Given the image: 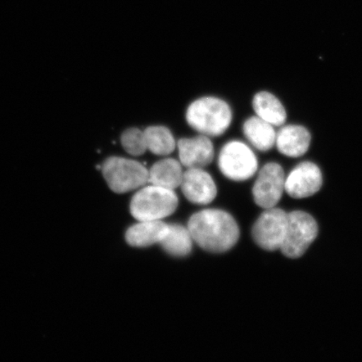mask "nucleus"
<instances>
[{
	"label": "nucleus",
	"instance_id": "f257e3e1",
	"mask_svg": "<svg viewBox=\"0 0 362 362\" xmlns=\"http://www.w3.org/2000/svg\"><path fill=\"white\" fill-rule=\"evenodd\" d=\"M188 229L199 247L214 253L230 250L240 236L237 221L228 212L221 210L197 212L189 220Z\"/></svg>",
	"mask_w": 362,
	"mask_h": 362
},
{
	"label": "nucleus",
	"instance_id": "f03ea898",
	"mask_svg": "<svg viewBox=\"0 0 362 362\" xmlns=\"http://www.w3.org/2000/svg\"><path fill=\"white\" fill-rule=\"evenodd\" d=\"M187 124L200 134L217 137L228 129L233 112L225 101L215 97H204L194 101L185 113Z\"/></svg>",
	"mask_w": 362,
	"mask_h": 362
},
{
	"label": "nucleus",
	"instance_id": "7ed1b4c3",
	"mask_svg": "<svg viewBox=\"0 0 362 362\" xmlns=\"http://www.w3.org/2000/svg\"><path fill=\"white\" fill-rule=\"evenodd\" d=\"M178 202L175 191L151 185L134 194L130 212L139 221H161L174 214Z\"/></svg>",
	"mask_w": 362,
	"mask_h": 362
},
{
	"label": "nucleus",
	"instance_id": "20e7f679",
	"mask_svg": "<svg viewBox=\"0 0 362 362\" xmlns=\"http://www.w3.org/2000/svg\"><path fill=\"white\" fill-rule=\"evenodd\" d=\"M104 179L113 192L124 194L144 187L148 170L139 162L124 157L106 158L101 165Z\"/></svg>",
	"mask_w": 362,
	"mask_h": 362
},
{
	"label": "nucleus",
	"instance_id": "39448f33",
	"mask_svg": "<svg viewBox=\"0 0 362 362\" xmlns=\"http://www.w3.org/2000/svg\"><path fill=\"white\" fill-rule=\"evenodd\" d=\"M219 169L226 178L244 181L255 175L259 163L247 144L239 141L226 143L218 157Z\"/></svg>",
	"mask_w": 362,
	"mask_h": 362
},
{
	"label": "nucleus",
	"instance_id": "423d86ee",
	"mask_svg": "<svg viewBox=\"0 0 362 362\" xmlns=\"http://www.w3.org/2000/svg\"><path fill=\"white\" fill-rule=\"evenodd\" d=\"M317 235L318 225L313 217L304 211H292L288 214L287 233L280 250L289 259H298L305 255Z\"/></svg>",
	"mask_w": 362,
	"mask_h": 362
},
{
	"label": "nucleus",
	"instance_id": "0eeeda50",
	"mask_svg": "<svg viewBox=\"0 0 362 362\" xmlns=\"http://www.w3.org/2000/svg\"><path fill=\"white\" fill-rule=\"evenodd\" d=\"M288 214L279 208H269L256 221L252 238L261 248L267 251L281 249L286 236Z\"/></svg>",
	"mask_w": 362,
	"mask_h": 362
},
{
	"label": "nucleus",
	"instance_id": "6e6552de",
	"mask_svg": "<svg viewBox=\"0 0 362 362\" xmlns=\"http://www.w3.org/2000/svg\"><path fill=\"white\" fill-rule=\"evenodd\" d=\"M285 179L284 171L279 164L272 162L262 167L252 189L257 205L265 210L275 207L285 191Z\"/></svg>",
	"mask_w": 362,
	"mask_h": 362
},
{
	"label": "nucleus",
	"instance_id": "1a4fd4ad",
	"mask_svg": "<svg viewBox=\"0 0 362 362\" xmlns=\"http://www.w3.org/2000/svg\"><path fill=\"white\" fill-rule=\"evenodd\" d=\"M322 180L318 166L312 162H303L285 179V192L296 199L309 197L320 191Z\"/></svg>",
	"mask_w": 362,
	"mask_h": 362
},
{
	"label": "nucleus",
	"instance_id": "9d476101",
	"mask_svg": "<svg viewBox=\"0 0 362 362\" xmlns=\"http://www.w3.org/2000/svg\"><path fill=\"white\" fill-rule=\"evenodd\" d=\"M181 189L187 200L197 205H207L216 197V187L211 175L202 168L184 172Z\"/></svg>",
	"mask_w": 362,
	"mask_h": 362
},
{
	"label": "nucleus",
	"instance_id": "9b49d317",
	"mask_svg": "<svg viewBox=\"0 0 362 362\" xmlns=\"http://www.w3.org/2000/svg\"><path fill=\"white\" fill-rule=\"evenodd\" d=\"M181 165L191 168H203L214 158V147L209 137L200 134L194 138H185L177 144Z\"/></svg>",
	"mask_w": 362,
	"mask_h": 362
},
{
	"label": "nucleus",
	"instance_id": "f8f14e48",
	"mask_svg": "<svg viewBox=\"0 0 362 362\" xmlns=\"http://www.w3.org/2000/svg\"><path fill=\"white\" fill-rule=\"evenodd\" d=\"M310 141V134L304 127L288 125L279 131L275 144L283 155L296 158L305 155Z\"/></svg>",
	"mask_w": 362,
	"mask_h": 362
},
{
	"label": "nucleus",
	"instance_id": "ddd939ff",
	"mask_svg": "<svg viewBox=\"0 0 362 362\" xmlns=\"http://www.w3.org/2000/svg\"><path fill=\"white\" fill-rule=\"evenodd\" d=\"M169 224L162 221H141L127 230L125 238L130 246L146 247L162 242Z\"/></svg>",
	"mask_w": 362,
	"mask_h": 362
},
{
	"label": "nucleus",
	"instance_id": "4468645a",
	"mask_svg": "<svg viewBox=\"0 0 362 362\" xmlns=\"http://www.w3.org/2000/svg\"><path fill=\"white\" fill-rule=\"evenodd\" d=\"M182 165L175 158H164L153 164L148 170V183L175 191L182 182Z\"/></svg>",
	"mask_w": 362,
	"mask_h": 362
},
{
	"label": "nucleus",
	"instance_id": "2eb2a0df",
	"mask_svg": "<svg viewBox=\"0 0 362 362\" xmlns=\"http://www.w3.org/2000/svg\"><path fill=\"white\" fill-rule=\"evenodd\" d=\"M274 127L259 117H252L244 123L243 133L253 147L261 151H268L276 144L277 134Z\"/></svg>",
	"mask_w": 362,
	"mask_h": 362
},
{
	"label": "nucleus",
	"instance_id": "dca6fc26",
	"mask_svg": "<svg viewBox=\"0 0 362 362\" xmlns=\"http://www.w3.org/2000/svg\"><path fill=\"white\" fill-rule=\"evenodd\" d=\"M252 107L257 117L273 126H282L286 121V111L283 104L270 93H257L253 98Z\"/></svg>",
	"mask_w": 362,
	"mask_h": 362
},
{
	"label": "nucleus",
	"instance_id": "f3484780",
	"mask_svg": "<svg viewBox=\"0 0 362 362\" xmlns=\"http://www.w3.org/2000/svg\"><path fill=\"white\" fill-rule=\"evenodd\" d=\"M192 242L193 238L188 228L181 225L171 224L160 245L168 255L182 257L191 253Z\"/></svg>",
	"mask_w": 362,
	"mask_h": 362
},
{
	"label": "nucleus",
	"instance_id": "a211bd4d",
	"mask_svg": "<svg viewBox=\"0 0 362 362\" xmlns=\"http://www.w3.org/2000/svg\"><path fill=\"white\" fill-rule=\"evenodd\" d=\"M148 151L153 155L165 156L175 151V140L170 130L164 126H151L144 131Z\"/></svg>",
	"mask_w": 362,
	"mask_h": 362
},
{
	"label": "nucleus",
	"instance_id": "6ab92c4d",
	"mask_svg": "<svg viewBox=\"0 0 362 362\" xmlns=\"http://www.w3.org/2000/svg\"><path fill=\"white\" fill-rule=\"evenodd\" d=\"M121 144L124 151L133 156H143L148 151L144 131L137 128L126 129L121 135Z\"/></svg>",
	"mask_w": 362,
	"mask_h": 362
}]
</instances>
